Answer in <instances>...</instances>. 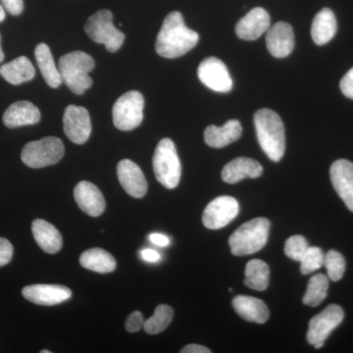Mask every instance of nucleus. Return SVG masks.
<instances>
[{
    "instance_id": "1",
    "label": "nucleus",
    "mask_w": 353,
    "mask_h": 353,
    "mask_svg": "<svg viewBox=\"0 0 353 353\" xmlns=\"http://www.w3.org/2000/svg\"><path fill=\"white\" fill-rule=\"evenodd\" d=\"M199 34L185 26L182 13L173 11L163 21L155 50L160 57L173 59L192 50L199 43Z\"/></svg>"
},
{
    "instance_id": "2",
    "label": "nucleus",
    "mask_w": 353,
    "mask_h": 353,
    "mask_svg": "<svg viewBox=\"0 0 353 353\" xmlns=\"http://www.w3.org/2000/svg\"><path fill=\"white\" fill-rule=\"evenodd\" d=\"M254 126L262 150L272 161L278 162L285 154L284 123L271 109H260L254 114Z\"/></svg>"
},
{
    "instance_id": "3",
    "label": "nucleus",
    "mask_w": 353,
    "mask_h": 353,
    "mask_svg": "<svg viewBox=\"0 0 353 353\" xmlns=\"http://www.w3.org/2000/svg\"><path fill=\"white\" fill-rule=\"evenodd\" d=\"M95 66L94 58L83 51L67 53L59 59L58 69L62 82L75 94H83L92 85L88 74Z\"/></svg>"
},
{
    "instance_id": "4",
    "label": "nucleus",
    "mask_w": 353,
    "mask_h": 353,
    "mask_svg": "<svg viewBox=\"0 0 353 353\" xmlns=\"http://www.w3.org/2000/svg\"><path fill=\"white\" fill-rule=\"evenodd\" d=\"M270 221L259 217L241 225L230 236L231 252L236 256L254 254L264 248L268 241Z\"/></svg>"
},
{
    "instance_id": "5",
    "label": "nucleus",
    "mask_w": 353,
    "mask_h": 353,
    "mask_svg": "<svg viewBox=\"0 0 353 353\" xmlns=\"http://www.w3.org/2000/svg\"><path fill=\"white\" fill-rule=\"evenodd\" d=\"M153 170L158 182L166 189H175L181 180L182 167L176 146L170 139H163L155 148Z\"/></svg>"
},
{
    "instance_id": "6",
    "label": "nucleus",
    "mask_w": 353,
    "mask_h": 353,
    "mask_svg": "<svg viewBox=\"0 0 353 353\" xmlns=\"http://www.w3.org/2000/svg\"><path fill=\"white\" fill-rule=\"evenodd\" d=\"M64 150L61 139L46 137L28 143L21 153V159L30 168L41 169L58 163L63 157Z\"/></svg>"
},
{
    "instance_id": "7",
    "label": "nucleus",
    "mask_w": 353,
    "mask_h": 353,
    "mask_svg": "<svg viewBox=\"0 0 353 353\" xmlns=\"http://www.w3.org/2000/svg\"><path fill=\"white\" fill-rule=\"evenodd\" d=\"M85 31L92 41L104 44L109 52H116L124 43L125 34L113 24V14L108 9L97 11L88 18Z\"/></svg>"
},
{
    "instance_id": "8",
    "label": "nucleus",
    "mask_w": 353,
    "mask_h": 353,
    "mask_svg": "<svg viewBox=\"0 0 353 353\" xmlns=\"http://www.w3.org/2000/svg\"><path fill=\"white\" fill-rule=\"evenodd\" d=\"M145 99L138 90H131L120 97L113 106L114 126L121 131H132L143 119Z\"/></svg>"
},
{
    "instance_id": "9",
    "label": "nucleus",
    "mask_w": 353,
    "mask_h": 353,
    "mask_svg": "<svg viewBox=\"0 0 353 353\" xmlns=\"http://www.w3.org/2000/svg\"><path fill=\"white\" fill-rule=\"evenodd\" d=\"M345 312L340 305L331 304L309 322L307 341L319 350L324 347V341L330 334L343 322Z\"/></svg>"
},
{
    "instance_id": "10",
    "label": "nucleus",
    "mask_w": 353,
    "mask_h": 353,
    "mask_svg": "<svg viewBox=\"0 0 353 353\" xmlns=\"http://www.w3.org/2000/svg\"><path fill=\"white\" fill-rule=\"evenodd\" d=\"M240 205L236 199L223 196L213 199L204 209L202 222L210 230H219L229 225L239 214Z\"/></svg>"
},
{
    "instance_id": "11",
    "label": "nucleus",
    "mask_w": 353,
    "mask_h": 353,
    "mask_svg": "<svg viewBox=\"0 0 353 353\" xmlns=\"http://www.w3.org/2000/svg\"><path fill=\"white\" fill-rule=\"evenodd\" d=\"M199 80L210 90L217 92H228L233 88V80L226 65L216 57H208L197 69Z\"/></svg>"
},
{
    "instance_id": "12",
    "label": "nucleus",
    "mask_w": 353,
    "mask_h": 353,
    "mask_svg": "<svg viewBox=\"0 0 353 353\" xmlns=\"http://www.w3.org/2000/svg\"><path fill=\"white\" fill-rule=\"evenodd\" d=\"M64 132L70 141L83 145L92 134V122L87 109L82 106L69 105L63 116Z\"/></svg>"
},
{
    "instance_id": "13",
    "label": "nucleus",
    "mask_w": 353,
    "mask_h": 353,
    "mask_svg": "<svg viewBox=\"0 0 353 353\" xmlns=\"http://www.w3.org/2000/svg\"><path fill=\"white\" fill-rule=\"evenodd\" d=\"M23 296L34 304L44 306L57 305L71 299L72 292L61 285H31L22 290Z\"/></svg>"
},
{
    "instance_id": "14",
    "label": "nucleus",
    "mask_w": 353,
    "mask_h": 353,
    "mask_svg": "<svg viewBox=\"0 0 353 353\" xmlns=\"http://www.w3.org/2000/svg\"><path fill=\"white\" fill-rule=\"evenodd\" d=\"M117 176L123 189L134 199H141L148 192V182L141 168L129 159L121 160Z\"/></svg>"
},
{
    "instance_id": "15",
    "label": "nucleus",
    "mask_w": 353,
    "mask_h": 353,
    "mask_svg": "<svg viewBox=\"0 0 353 353\" xmlns=\"http://www.w3.org/2000/svg\"><path fill=\"white\" fill-rule=\"evenodd\" d=\"M336 194L353 212V163L345 159L334 161L330 170Z\"/></svg>"
},
{
    "instance_id": "16",
    "label": "nucleus",
    "mask_w": 353,
    "mask_h": 353,
    "mask_svg": "<svg viewBox=\"0 0 353 353\" xmlns=\"http://www.w3.org/2000/svg\"><path fill=\"white\" fill-rule=\"evenodd\" d=\"M270 16L261 7L252 9L236 26V34L245 41H255L270 28Z\"/></svg>"
},
{
    "instance_id": "17",
    "label": "nucleus",
    "mask_w": 353,
    "mask_h": 353,
    "mask_svg": "<svg viewBox=\"0 0 353 353\" xmlns=\"http://www.w3.org/2000/svg\"><path fill=\"white\" fill-rule=\"evenodd\" d=\"M266 46L274 57H289L294 48V34L292 26L278 22L269 28L266 34Z\"/></svg>"
},
{
    "instance_id": "18",
    "label": "nucleus",
    "mask_w": 353,
    "mask_h": 353,
    "mask_svg": "<svg viewBox=\"0 0 353 353\" xmlns=\"http://www.w3.org/2000/svg\"><path fill=\"white\" fill-rule=\"evenodd\" d=\"M74 196L79 208L92 217L101 215L105 209V199L101 190L94 183L87 181H83L76 185Z\"/></svg>"
},
{
    "instance_id": "19",
    "label": "nucleus",
    "mask_w": 353,
    "mask_h": 353,
    "mask_svg": "<svg viewBox=\"0 0 353 353\" xmlns=\"http://www.w3.org/2000/svg\"><path fill=\"white\" fill-rule=\"evenodd\" d=\"M263 173V167L256 160L248 157H239L232 160L222 170L225 183H236L245 178H259Z\"/></svg>"
},
{
    "instance_id": "20",
    "label": "nucleus",
    "mask_w": 353,
    "mask_h": 353,
    "mask_svg": "<svg viewBox=\"0 0 353 353\" xmlns=\"http://www.w3.org/2000/svg\"><path fill=\"white\" fill-rule=\"evenodd\" d=\"M41 120V112L29 101H17L11 104L3 114V123L7 128H18L34 125Z\"/></svg>"
},
{
    "instance_id": "21",
    "label": "nucleus",
    "mask_w": 353,
    "mask_h": 353,
    "mask_svg": "<svg viewBox=\"0 0 353 353\" xmlns=\"http://www.w3.org/2000/svg\"><path fill=\"white\" fill-rule=\"evenodd\" d=\"M243 134V127L238 120H230L223 126H208L204 132L206 145L213 148H222L238 141Z\"/></svg>"
},
{
    "instance_id": "22",
    "label": "nucleus",
    "mask_w": 353,
    "mask_h": 353,
    "mask_svg": "<svg viewBox=\"0 0 353 353\" xmlns=\"http://www.w3.org/2000/svg\"><path fill=\"white\" fill-rule=\"evenodd\" d=\"M233 306L236 313L246 321L264 324L270 317L266 304L256 297L236 296L233 299Z\"/></svg>"
},
{
    "instance_id": "23",
    "label": "nucleus",
    "mask_w": 353,
    "mask_h": 353,
    "mask_svg": "<svg viewBox=\"0 0 353 353\" xmlns=\"http://www.w3.org/2000/svg\"><path fill=\"white\" fill-rule=\"evenodd\" d=\"M32 232L34 240L43 252L54 254L61 250L63 245L61 234L50 223L36 219L32 222Z\"/></svg>"
},
{
    "instance_id": "24",
    "label": "nucleus",
    "mask_w": 353,
    "mask_h": 353,
    "mask_svg": "<svg viewBox=\"0 0 353 353\" xmlns=\"http://www.w3.org/2000/svg\"><path fill=\"white\" fill-rule=\"evenodd\" d=\"M338 24L336 16L329 8L322 9L317 13L311 27V36L318 46L328 43L336 34Z\"/></svg>"
},
{
    "instance_id": "25",
    "label": "nucleus",
    "mask_w": 353,
    "mask_h": 353,
    "mask_svg": "<svg viewBox=\"0 0 353 353\" xmlns=\"http://www.w3.org/2000/svg\"><path fill=\"white\" fill-rule=\"evenodd\" d=\"M0 75L11 85H17L32 80L36 75V70L27 57H20L2 65Z\"/></svg>"
},
{
    "instance_id": "26",
    "label": "nucleus",
    "mask_w": 353,
    "mask_h": 353,
    "mask_svg": "<svg viewBox=\"0 0 353 353\" xmlns=\"http://www.w3.org/2000/svg\"><path fill=\"white\" fill-rule=\"evenodd\" d=\"M34 57H36L39 71L46 83L52 88L59 87L63 82H62L59 69L51 54L50 46L46 43H39L34 50Z\"/></svg>"
},
{
    "instance_id": "27",
    "label": "nucleus",
    "mask_w": 353,
    "mask_h": 353,
    "mask_svg": "<svg viewBox=\"0 0 353 353\" xmlns=\"http://www.w3.org/2000/svg\"><path fill=\"white\" fill-rule=\"evenodd\" d=\"M80 263L83 268L97 273H111L115 270L116 260L110 253L101 248H90L82 253Z\"/></svg>"
},
{
    "instance_id": "28",
    "label": "nucleus",
    "mask_w": 353,
    "mask_h": 353,
    "mask_svg": "<svg viewBox=\"0 0 353 353\" xmlns=\"http://www.w3.org/2000/svg\"><path fill=\"white\" fill-rule=\"evenodd\" d=\"M245 285L250 289L265 290L268 288L270 269L268 265L259 259H253L246 264Z\"/></svg>"
},
{
    "instance_id": "29",
    "label": "nucleus",
    "mask_w": 353,
    "mask_h": 353,
    "mask_svg": "<svg viewBox=\"0 0 353 353\" xmlns=\"http://www.w3.org/2000/svg\"><path fill=\"white\" fill-rule=\"evenodd\" d=\"M329 279L324 274H316L309 280L307 290L303 296L305 305L315 307L321 304L328 294Z\"/></svg>"
},
{
    "instance_id": "30",
    "label": "nucleus",
    "mask_w": 353,
    "mask_h": 353,
    "mask_svg": "<svg viewBox=\"0 0 353 353\" xmlns=\"http://www.w3.org/2000/svg\"><path fill=\"white\" fill-rule=\"evenodd\" d=\"M173 315L174 311L170 306L166 305V304L158 305L155 309L154 314L148 318L143 324L145 333L150 334L161 333L164 330L168 328L172 320H173Z\"/></svg>"
},
{
    "instance_id": "31",
    "label": "nucleus",
    "mask_w": 353,
    "mask_h": 353,
    "mask_svg": "<svg viewBox=\"0 0 353 353\" xmlns=\"http://www.w3.org/2000/svg\"><path fill=\"white\" fill-rule=\"evenodd\" d=\"M324 266L328 272L330 280L336 282L343 277L345 272V259L336 250H330L324 256Z\"/></svg>"
},
{
    "instance_id": "32",
    "label": "nucleus",
    "mask_w": 353,
    "mask_h": 353,
    "mask_svg": "<svg viewBox=\"0 0 353 353\" xmlns=\"http://www.w3.org/2000/svg\"><path fill=\"white\" fill-rule=\"evenodd\" d=\"M324 252L317 246H309L301 261V271L303 275L312 273L324 265Z\"/></svg>"
},
{
    "instance_id": "33",
    "label": "nucleus",
    "mask_w": 353,
    "mask_h": 353,
    "mask_svg": "<svg viewBox=\"0 0 353 353\" xmlns=\"http://www.w3.org/2000/svg\"><path fill=\"white\" fill-rule=\"evenodd\" d=\"M308 248V243L305 238L296 234V236H290L285 241V253L289 259L299 262Z\"/></svg>"
},
{
    "instance_id": "34",
    "label": "nucleus",
    "mask_w": 353,
    "mask_h": 353,
    "mask_svg": "<svg viewBox=\"0 0 353 353\" xmlns=\"http://www.w3.org/2000/svg\"><path fill=\"white\" fill-rule=\"evenodd\" d=\"M13 246L10 241L0 238V267L6 266L11 261L13 256Z\"/></svg>"
},
{
    "instance_id": "35",
    "label": "nucleus",
    "mask_w": 353,
    "mask_h": 353,
    "mask_svg": "<svg viewBox=\"0 0 353 353\" xmlns=\"http://www.w3.org/2000/svg\"><path fill=\"white\" fill-rule=\"evenodd\" d=\"M143 324H145V320H143V316L139 311H134L131 315L128 317L126 321V329L130 333H136L139 330L143 328Z\"/></svg>"
},
{
    "instance_id": "36",
    "label": "nucleus",
    "mask_w": 353,
    "mask_h": 353,
    "mask_svg": "<svg viewBox=\"0 0 353 353\" xmlns=\"http://www.w3.org/2000/svg\"><path fill=\"white\" fill-rule=\"evenodd\" d=\"M340 87L341 92L348 97V99H353V68L343 76L341 79Z\"/></svg>"
},
{
    "instance_id": "37",
    "label": "nucleus",
    "mask_w": 353,
    "mask_h": 353,
    "mask_svg": "<svg viewBox=\"0 0 353 353\" xmlns=\"http://www.w3.org/2000/svg\"><path fill=\"white\" fill-rule=\"evenodd\" d=\"M4 9L11 15L18 16L23 12L24 2L23 0H0Z\"/></svg>"
},
{
    "instance_id": "38",
    "label": "nucleus",
    "mask_w": 353,
    "mask_h": 353,
    "mask_svg": "<svg viewBox=\"0 0 353 353\" xmlns=\"http://www.w3.org/2000/svg\"><path fill=\"white\" fill-rule=\"evenodd\" d=\"M182 353H210L211 350L209 348L203 347V345H196V343H192V345H187L181 350Z\"/></svg>"
},
{
    "instance_id": "39",
    "label": "nucleus",
    "mask_w": 353,
    "mask_h": 353,
    "mask_svg": "<svg viewBox=\"0 0 353 353\" xmlns=\"http://www.w3.org/2000/svg\"><path fill=\"white\" fill-rule=\"evenodd\" d=\"M150 240L152 241V243H154L158 246H167L170 243V241L167 238L166 236L161 234H152L150 236Z\"/></svg>"
},
{
    "instance_id": "40",
    "label": "nucleus",
    "mask_w": 353,
    "mask_h": 353,
    "mask_svg": "<svg viewBox=\"0 0 353 353\" xmlns=\"http://www.w3.org/2000/svg\"><path fill=\"white\" fill-rule=\"evenodd\" d=\"M141 257L148 262H157L159 260V254L153 250H143L141 253Z\"/></svg>"
},
{
    "instance_id": "41",
    "label": "nucleus",
    "mask_w": 353,
    "mask_h": 353,
    "mask_svg": "<svg viewBox=\"0 0 353 353\" xmlns=\"http://www.w3.org/2000/svg\"><path fill=\"white\" fill-rule=\"evenodd\" d=\"M6 9H4V7L2 6V4L0 3V23L2 22V21H4L6 19Z\"/></svg>"
},
{
    "instance_id": "42",
    "label": "nucleus",
    "mask_w": 353,
    "mask_h": 353,
    "mask_svg": "<svg viewBox=\"0 0 353 353\" xmlns=\"http://www.w3.org/2000/svg\"><path fill=\"white\" fill-rule=\"evenodd\" d=\"M4 60V53L1 48V36H0V63Z\"/></svg>"
},
{
    "instance_id": "43",
    "label": "nucleus",
    "mask_w": 353,
    "mask_h": 353,
    "mask_svg": "<svg viewBox=\"0 0 353 353\" xmlns=\"http://www.w3.org/2000/svg\"><path fill=\"white\" fill-rule=\"evenodd\" d=\"M41 353H50L51 352H50V350H41Z\"/></svg>"
}]
</instances>
